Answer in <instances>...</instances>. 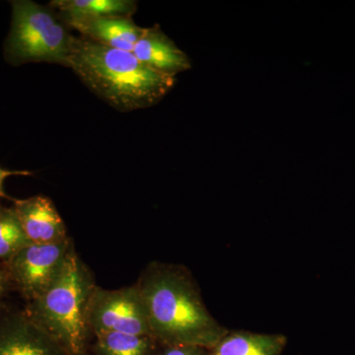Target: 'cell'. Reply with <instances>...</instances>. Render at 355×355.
Instances as JSON below:
<instances>
[{
	"mask_svg": "<svg viewBox=\"0 0 355 355\" xmlns=\"http://www.w3.org/2000/svg\"><path fill=\"white\" fill-rule=\"evenodd\" d=\"M137 286L156 342L167 347L209 349L227 333L210 314L195 280L181 266L151 263Z\"/></svg>",
	"mask_w": 355,
	"mask_h": 355,
	"instance_id": "obj_1",
	"label": "cell"
},
{
	"mask_svg": "<svg viewBox=\"0 0 355 355\" xmlns=\"http://www.w3.org/2000/svg\"><path fill=\"white\" fill-rule=\"evenodd\" d=\"M67 67L86 87L120 112L154 106L176 83V78L142 64L132 51L109 48L83 37H72Z\"/></svg>",
	"mask_w": 355,
	"mask_h": 355,
	"instance_id": "obj_2",
	"label": "cell"
},
{
	"mask_svg": "<svg viewBox=\"0 0 355 355\" xmlns=\"http://www.w3.org/2000/svg\"><path fill=\"white\" fill-rule=\"evenodd\" d=\"M95 288L92 273L73 247L57 279L38 298L27 303L25 312L67 354L83 355L91 331L89 302Z\"/></svg>",
	"mask_w": 355,
	"mask_h": 355,
	"instance_id": "obj_3",
	"label": "cell"
},
{
	"mask_svg": "<svg viewBox=\"0 0 355 355\" xmlns=\"http://www.w3.org/2000/svg\"><path fill=\"white\" fill-rule=\"evenodd\" d=\"M11 6L10 31L4 43L6 62L14 67L49 62L67 67L73 36L55 9L31 0H15Z\"/></svg>",
	"mask_w": 355,
	"mask_h": 355,
	"instance_id": "obj_4",
	"label": "cell"
},
{
	"mask_svg": "<svg viewBox=\"0 0 355 355\" xmlns=\"http://www.w3.org/2000/svg\"><path fill=\"white\" fill-rule=\"evenodd\" d=\"M72 248L70 238L53 244L32 243L2 263V268L10 286L31 302L57 279Z\"/></svg>",
	"mask_w": 355,
	"mask_h": 355,
	"instance_id": "obj_5",
	"label": "cell"
},
{
	"mask_svg": "<svg viewBox=\"0 0 355 355\" xmlns=\"http://www.w3.org/2000/svg\"><path fill=\"white\" fill-rule=\"evenodd\" d=\"M88 324L93 335L123 333L151 336L146 306L137 284L114 291L96 286L89 302Z\"/></svg>",
	"mask_w": 355,
	"mask_h": 355,
	"instance_id": "obj_6",
	"label": "cell"
},
{
	"mask_svg": "<svg viewBox=\"0 0 355 355\" xmlns=\"http://www.w3.org/2000/svg\"><path fill=\"white\" fill-rule=\"evenodd\" d=\"M0 355H69L24 311L0 314Z\"/></svg>",
	"mask_w": 355,
	"mask_h": 355,
	"instance_id": "obj_7",
	"label": "cell"
},
{
	"mask_svg": "<svg viewBox=\"0 0 355 355\" xmlns=\"http://www.w3.org/2000/svg\"><path fill=\"white\" fill-rule=\"evenodd\" d=\"M13 202L14 211L34 244H53L69 238L64 219L50 198L35 196Z\"/></svg>",
	"mask_w": 355,
	"mask_h": 355,
	"instance_id": "obj_8",
	"label": "cell"
},
{
	"mask_svg": "<svg viewBox=\"0 0 355 355\" xmlns=\"http://www.w3.org/2000/svg\"><path fill=\"white\" fill-rule=\"evenodd\" d=\"M64 22L80 33L84 39L127 51H132L144 32V28L135 24L130 16H102Z\"/></svg>",
	"mask_w": 355,
	"mask_h": 355,
	"instance_id": "obj_9",
	"label": "cell"
},
{
	"mask_svg": "<svg viewBox=\"0 0 355 355\" xmlns=\"http://www.w3.org/2000/svg\"><path fill=\"white\" fill-rule=\"evenodd\" d=\"M132 53L146 67L172 78L191 67L188 55L158 27L144 28Z\"/></svg>",
	"mask_w": 355,
	"mask_h": 355,
	"instance_id": "obj_10",
	"label": "cell"
},
{
	"mask_svg": "<svg viewBox=\"0 0 355 355\" xmlns=\"http://www.w3.org/2000/svg\"><path fill=\"white\" fill-rule=\"evenodd\" d=\"M287 338L280 334L233 331L225 334L209 349V355H282Z\"/></svg>",
	"mask_w": 355,
	"mask_h": 355,
	"instance_id": "obj_11",
	"label": "cell"
},
{
	"mask_svg": "<svg viewBox=\"0 0 355 355\" xmlns=\"http://www.w3.org/2000/svg\"><path fill=\"white\" fill-rule=\"evenodd\" d=\"M51 8L57 9L62 20L83 19L102 16H130L137 9L132 0H53Z\"/></svg>",
	"mask_w": 355,
	"mask_h": 355,
	"instance_id": "obj_12",
	"label": "cell"
},
{
	"mask_svg": "<svg viewBox=\"0 0 355 355\" xmlns=\"http://www.w3.org/2000/svg\"><path fill=\"white\" fill-rule=\"evenodd\" d=\"M96 355H153L157 343L151 336L96 334Z\"/></svg>",
	"mask_w": 355,
	"mask_h": 355,
	"instance_id": "obj_13",
	"label": "cell"
},
{
	"mask_svg": "<svg viewBox=\"0 0 355 355\" xmlns=\"http://www.w3.org/2000/svg\"><path fill=\"white\" fill-rule=\"evenodd\" d=\"M30 244L13 207L0 205V261H8Z\"/></svg>",
	"mask_w": 355,
	"mask_h": 355,
	"instance_id": "obj_14",
	"label": "cell"
},
{
	"mask_svg": "<svg viewBox=\"0 0 355 355\" xmlns=\"http://www.w3.org/2000/svg\"><path fill=\"white\" fill-rule=\"evenodd\" d=\"M163 355H209V349L191 345H178L167 347Z\"/></svg>",
	"mask_w": 355,
	"mask_h": 355,
	"instance_id": "obj_15",
	"label": "cell"
},
{
	"mask_svg": "<svg viewBox=\"0 0 355 355\" xmlns=\"http://www.w3.org/2000/svg\"><path fill=\"white\" fill-rule=\"evenodd\" d=\"M32 175L33 172L27 171V170H23V171L16 170V171H12V170L0 168V198H10L6 195V191L3 190L4 181H6L7 178L12 176H32Z\"/></svg>",
	"mask_w": 355,
	"mask_h": 355,
	"instance_id": "obj_16",
	"label": "cell"
},
{
	"mask_svg": "<svg viewBox=\"0 0 355 355\" xmlns=\"http://www.w3.org/2000/svg\"><path fill=\"white\" fill-rule=\"evenodd\" d=\"M9 286H10V284H9V280L7 279L6 273L4 272L2 266H0V301L6 295Z\"/></svg>",
	"mask_w": 355,
	"mask_h": 355,
	"instance_id": "obj_17",
	"label": "cell"
}]
</instances>
